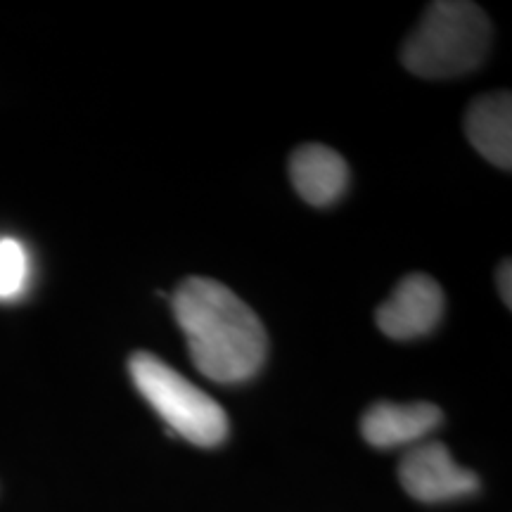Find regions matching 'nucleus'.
Here are the masks:
<instances>
[{"instance_id":"nucleus-1","label":"nucleus","mask_w":512,"mask_h":512,"mask_svg":"<svg viewBox=\"0 0 512 512\" xmlns=\"http://www.w3.org/2000/svg\"><path fill=\"white\" fill-rule=\"evenodd\" d=\"M195 368L209 380L238 384L259 373L268 337L259 316L219 280L192 275L171 299Z\"/></svg>"},{"instance_id":"nucleus-2","label":"nucleus","mask_w":512,"mask_h":512,"mask_svg":"<svg viewBox=\"0 0 512 512\" xmlns=\"http://www.w3.org/2000/svg\"><path fill=\"white\" fill-rule=\"evenodd\" d=\"M491 24L484 10L465 0H439L406 38L401 60L422 79H451L477 69L489 53Z\"/></svg>"},{"instance_id":"nucleus-3","label":"nucleus","mask_w":512,"mask_h":512,"mask_svg":"<svg viewBox=\"0 0 512 512\" xmlns=\"http://www.w3.org/2000/svg\"><path fill=\"white\" fill-rule=\"evenodd\" d=\"M128 373L140 396L178 437L195 446H219L228 437V415L190 380L150 351H136Z\"/></svg>"},{"instance_id":"nucleus-4","label":"nucleus","mask_w":512,"mask_h":512,"mask_svg":"<svg viewBox=\"0 0 512 512\" xmlns=\"http://www.w3.org/2000/svg\"><path fill=\"white\" fill-rule=\"evenodd\" d=\"M403 491L420 503H446L479 491V477L451 458L439 441H422L401 458Z\"/></svg>"},{"instance_id":"nucleus-5","label":"nucleus","mask_w":512,"mask_h":512,"mask_svg":"<svg viewBox=\"0 0 512 512\" xmlns=\"http://www.w3.org/2000/svg\"><path fill=\"white\" fill-rule=\"evenodd\" d=\"M444 316V292L425 273H411L375 313V323L389 339L425 337Z\"/></svg>"},{"instance_id":"nucleus-6","label":"nucleus","mask_w":512,"mask_h":512,"mask_svg":"<svg viewBox=\"0 0 512 512\" xmlns=\"http://www.w3.org/2000/svg\"><path fill=\"white\" fill-rule=\"evenodd\" d=\"M444 420L439 406L427 401L392 403L380 401L368 408L361 420V432L370 446L396 448L420 444Z\"/></svg>"},{"instance_id":"nucleus-7","label":"nucleus","mask_w":512,"mask_h":512,"mask_svg":"<svg viewBox=\"0 0 512 512\" xmlns=\"http://www.w3.org/2000/svg\"><path fill=\"white\" fill-rule=\"evenodd\" d=\"M294 190L313 207H328L344 195L349 185V166L339 152L311 143L299 147L290 159Z\"/></svg>"},{"instance_id":"nucleus-8","label":"nucleus","mask_w":512,"mask_h":512,"mask_svg":"<svg viewBox=\"0 0 512 512\" xmlns=\"http://www.w3.org/2000/svg\"><path fill=\"white\" fill-rule=\"evenodd\" d=\"M465 131L470 143L498 169L512 166V98L510 93H491L477 98L467 110Z\"/></svg>"},{"instance_id":"nucleus-9","label":"nucleus","mask_w":512,"mask_h":512,"mask_svg":"<svg viewBox=\"0 0 512 512\" xmlns=\"http://www.w3.org/2000/svg\"><path fill=\"white\" fill-rule=\"evenodd\" d=\"M31 283V256L22 240L0 235V302L24 297Z\"/></svg>"},{"instance_id":"nucleus-10","label":"nucleus","mask_w":512,"mask_h":512,"mask_svg":"<svg viewBox=\"0 0 512 512\" xmlns=\"http://www.w3.org/2000/svg\"><path fill=\"white\" fill-rule=\"evenodd\" d=\"M496 283H498V292H501V299L505 302V306H512V271H510V259H505L501 268H498L496 275Z\"/></svg>"}]
</instances>
